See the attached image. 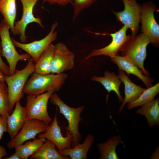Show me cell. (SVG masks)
Returning a JSON list of instances; mask_svg holds the SVG:
<instances>
[{
    "instance_id": "cell-1",
    "label": "cell",
    "mask_w": 159,
    "mask_h": 159,
    "mask_svg": "<svg viewBox=\"0 0 159 159\" xmlns=\"http://www.w3.org/2000/svg\"><path fill=\"white\" fill-rule=\"evenodd\" d=\"M64 72L42 74L34 72L27 80L24 88V94L36 96L46 92L58 91L68 77Z\"/></svg>"
},
{
    "instance_id": "cell-2",
    "label": "cell",
    "mask_w": 159,
    "mask_h": 159,
    "mask_svg": "<svg viewBox=\"0 0 159 159\" xmlns=\"http://www.w3.org/2000/svg\"><path fill=\"white\" fill-rule=\"evenodd\" d=\"M26 66L21 70H16L11 75H5V81L7 87L9 109L10 113L13 111L16 102L23 97L24 86L29 76L34 72V63L31 57Z\"/></svg>"
},
{
    "instance_id": "cell-3",
    "label": "cell",
    "mask_w": 159,
    "mask_h": 159,
    "mask_svg": "<svg viewBox=\"0 0 159 159\" xmlns=\"http://www.w3.org/2000/svg\"><path fill=\"white\" fill-rule=\"evenodd\" d=\"M150 43L149 38L143 33L132 35L120 51L122 56L130 60L148 76L149 72L145 68L144 63L147 56V47Z\"/></svg>"
},
{
    "instance_id": "cell-4",
    "label": "cell",
    "mask_w": 159,
    "mask_h": 159,
    "mask_svg": "<svg viewBox=\"0 0 159 159\" xmlns=\"http://www.w3.org/2000/svg\"><path fill=\"white\" fill-rule=\"evenodd\" d=\"M51 103L57 106L59 112L62 114L67 120L68 125L66 131H69L72 136V145L73 146L79 143L81 138L79 131L78 126L82 119L81 114L84 108V106L77 108L69 107L65 103L55 92L51 95L50 99Z\"/></svg>"
},
{
    "instance_id": "cell-5",
    "label": "cell",
    "mask_w": 159,
    "mask_h": 159,
    "mask_svg": "<svg viewBox=\"0 0 159 159\" xmlns=\"http://www.w3.org/2000/svg\"><path fill=\"white\" fill-rule=\"evenodd\" d=\"M9 27L3 20L0 23V38L2 48V55L9 64L10 75L13 74L16 69L18 62L28 60L31 57L27 53L20 54L16 49L10 35Z\"/></svg>"
},
{
    "instance_id": "cell-6",
    "label": "cell",
    "mask_w": 159,
    "mask_h": 159,
    "mask_svg": "<svg viewBox=\"0 0 159 159\" xmlns=\"http://www.w3.org/2000/svg\"><path fill=\"white\" fill-rule=\"evenodd\" d=\"M54 91H48L36 96L28 95L25 107L26 120L31 119L38 120L48 124L52 119L47 111V104L51 95Z\"/></svg>"
},
{
    "instance_id": "cell-7",
    "label": "cell",
    "mask_w": 159,
    "mask_h": 159,
    "mask_svg": "<svg viewBox=\"0 0 159 159\" xmlns=\"http://www.w3.org/2000/svg\"><path fill=\"white\" fill-rule=\"evenodd\" d=\"M156 6L151 1L143 3L141 6L140 22L142 33L149 39L150 43L155 47L159 44V25L154 16Z\"/></svg>"
},
{
    "instance_id": "cell-8",
    "label": "cell",
    "mask_w": 159,
    "mask_h": 159,
    "mask_svg": "<svg viewBox=\"0 0 159 159\" xmlns=\"http://www.w3.org/2000/svg\"><path fill=\"white\" fill-rule=\"evenodd\" d=\"M58 25V23L55 22L51 26L47 35L38 40L24 43L18 42L12 38H11V40L15 47L21 48L26 52L33 59L35 63L50 44L56 40L57 32L55 30Z\"/></svg>"
},
{
    "instance_id": "cell-9",
    "label": "cell",
    "mask_w": 159,
    "mask_h": 159,
    "mask_svg": "<svg viewBox=\"0 0 159 159\" xmlns=\"http://www.w3.org/2000/svg\"><path fill=\"white\" fill-rule=\"evenodd\" d=\"M124 9L120 12L113 11L117 20L131 30L132 35L137 34L140 22L141 6L136 0H121Z\"/></svg>"
},
{
    "instance_id": "cell-10",
    "label": "cell",
    "mask_w": 159,
    "mask_h": 159,
    "mask_svg": "<svg viewBox=\"0 0 159 159\" xmlns=\"http://www.w3.org/2000/svg\"><path fill=\"white\" fill-rule=\"evenodd\" d=\"M49 126L48 124L38 120H26L19 132L8 143L7 147L11 149L28 140L36 139V136L44 132Z\"/></svg>"
},
{
    "instance_id": "cell-11",
    "label": "cell",
    "mask_w": 159,
    "mask_h": 159,
    "mask_svg": "<svg viewBox=\"0 0 159 159\" xmlns=\"http://www.w3.org/2000/svg\"><path fill=\"white\" fill-rule=\"evenodd\" d=\"M22 4L23 12L21 19L14 24V29L12 32L15 35H19L22 43L26 41L25 30L29 24L35 22L38 24L42 28L44 27L42 21L39 17H35L33 14V9L39 0H19Z\"/></svg>"
},
{
    "instance_id": "cell-12",
    "label": "cell",
    "mask_w": 159,
    "mask_h": 159,
    "mask_svg": "<svg viewBox=\"0 0 159 159\" xmlns=\"http://www.w3.org/2000/svg\"><path fill=\"white\" fill-rule=\"evenodd\" d=\"M54 46L51 73H61L72 69L75 64L74 54L63 43H58Z\"/></svg>"
},
{
    "instance_id": "cell-13",
    "label": "cell",
    "mask_w": 159,
    "mask_h": 159,
    "mask_svg": "<svg viewBox=\"0 0 159 159\" xmlns=\"http://www.w3.org/2000/svg\"><path fill=\"white\" fill-rule=\"evenodd\" d=\"M128 28L124 25L118 31L108 34L112 38L111 43L107 46L101 48L93 49L86 57L87 60L93 57L104 55L110 57L118 54L128 40L130 35L126 34Z\"/></svg>"
},
{
    "instance_id": "cell-14",
    "label": "cell",
    "mask_w": 159,
    "mask_h": 159,
    "mask_svg": "<svg viewBox=\"0 0 159 159\" xmlns=\"http://www.w3.org/2000/svg\"><path fill=\"white\" fill-rule=\"evenodd\" d=\"M66 136H63L59 125L56 113L53 121L44 132L38 134V138H44L53 143L58 149L59 152L71 148L72 135L66 131Z\"/></svg>"
},
{
    "instance_id": "cell-15",
    "label": "cell",
    "mask_w": 159,
    "mask_h": 159,
    "mask_svg": "<svg viewBox=\"0 0 159 159\" xmlns=\"http://www.w3.org/2000/svg\"><path fill=\"white\" fill-rule=\"evenodd\" d=\"M110 58L119 69L125 72L128 75L132 74L136 76L143 82L147 88L153 86V79L144 74L140 69L127 58L118 54Z\"/></svg>"
},
{
    "instance_id": "cell-16",
    "label": "cell",
    "mask_w": 159,
    "mask_h": 159,
    "mask_svg": "<svg viewBox=\"0 0 159 159\" xmlns=\"http://www.w3.org/2000/svg\"><path fill=\"white\" fill-rule=\"evenodd\" d=\"M15 104V108L7 120V132L11 140L19 132L26 120L25 107L21 105L20 101H17Z\"/></svg>"
},
{
    "instance_id": "cell-17",
    "label": "cell",
    "mask_w": 159,
    "mask_h": 159,
    "mask_svg": "<svg viewBox=\"0 0 159 159\" xmlns=\"http://www.w3.org/2000/svg\"><path fill=\"white\" fill-rule=\"evenodd\" d=\"M118 75L124 85L125 97L119 110L120 113L125 105L137 99L146 89L133 83L125 72L118 69Z\"/></svg>"
},
{
    "instance_id": "cell-18",
    "label": "cell",
    "mask_w": 159,
    "mask_h": 159,
    "mask_svg": "<svg viewBox=\"0 0 159 159\" xmlns=\"http://www.w3.org/2000/svg\"><path fill=\"white\" fill-rule=\"evenodd\" d=\"M104 75L103 77L94 76L91 78V80L100 83L108 93L112 91L114 92L118 97L119 102H122L124 99L122 97L119 90L122 81L118 75H117L114 72H110L107 70L104 72Z\"/></svg>"
},
{
    "instance_id": "cell-19",
    "label": "cell",
    "mask_w": 159,
    "mask_h": 159,
    "mask_svg": "<svg viewBox=\"0 0 159 159\" xmlns=\"http://www.w3.org/2000/svg\"><path fill=\"white\" fill-rule=\"evenodd\" d=\"M94 140V136L88 134L83 142L75 145L72 148L66 149L59 152L64 156H68L71 159H85L88 150L92 146Z\"/></svg>"
},
{
    "instance_id": "cell-20",
    "label": "cell",
    "mask_w": 159,
    "mask_h": 159,
    "mask_svg": "<svg viewBox=\"0 0 159 159\" xmlns=\"http://www.w3.org/2000/svg\"><path fill=\"white\" fill-rule=\"evenodd\" d=\"M137 113L144 115L150 127L159 125V99L158 98L142 106Z\"/></svg>"
},
{
    "instance_id": "cell-21",
    "label": "cell",
    "mask_w": 159,
    "mask_h": 159,
    "mask_svg": "<svg viewBox=\"0 0 159 159\" xmlns=\"http://www.w3.org/2000/svg\"><path fill=\"white\" fill-rule=\"evenodd\" d=\"M54 49V45L51 43L34 64V72L42 74L51 73L52 62Z\"/></svg>"
},
{
    "instance_id": "cell-22",
    "label": "cell",
    "mask_w": 159,
    "mask_h": 159,
    "mask_svg": "<svg viewBox=\"0 0 159 159\" xmlns=\"http://www.w3.org/2000/svg\"><path fill=\"white\" fill-rule=\"evenodd\" d=\"M51 141L46 140L39 149L30 156L31 159H69L68 156L62 155L56 149Z\"/></svg>"
},
{
    "instance_id": "cell-23",
    "label": "cell",
    "mask_w": 159,
    "mask_h": 159,
    "mask_svg": "<svg viewBox=\"0 0 159 159\" xmlns=\"http://www.w3.org/2000/svg\"><path fill=\"white\" fill-rule=\"evenodd\" d=\"M122 143L120 135L114 136L102 143L97 144V146L100 155V159H117L116 152L117 145Z\"/></svg>"
},
{
    "instance_id": "cell-24",
    "label": "cell",
    "mask_w": 159,
    "mask_h": 159,
    "mask_svg": "<svg viewBox=\"0 0 159 159\" xmlns=\"http://www.w3.org/2000/svg\"><path fill=\"white\" fill-rule=\"evenodd\" d=\"M0 12L12 32L16 15V0H1Z\"/></svg>"
},
{
    "instance_id": "cell-25",
    "label": "cell",
    "mask_w": 159,
    "mask_h": 159,
    "mask_svg": "<svg viewBox=\"0 0 159 159\" xmlns=\"http://www.w3.org/2000/svg\"><path fill=\"white\" fill-rule=\"evenodd\" d=\"M46 140L44 138H38L32 141L26 142L15 147V153L21 159H27L39 149Z\"/></svg>"
},
{
    "instance_id": "cell-26",
    "label": "cell",
    "mask_w": 159,
    "mask_h": 159,
    "mask_svg": "<svg viewBox=\"0 0 159 159\" xmlns=\"http://www.w3.org/2000/svg\"><path fill=\"white\" fill-rule=\"evenodd\" d=\"M159 92V82L151 87L145 89L135 100L127 104L128 109L142 106L153 100Z\"/></svg>"
},
{
    "instance_id": "cell-27",
    "label": "cell",
    "mask_w": 159,
    "mask_h": 159,
    "mask_svg": "<svg viewBox=\"0 0 159 159\" xmlns=\"http://www.w3.org/2000/svg\"><path fill=\"white\" fill-rule=\"evenodd\" d=\"M10 113L7 86L0 82V115L7 121Z\"/></svg>"
},
{
    "instance_id": "cell-28",
    "label": "cell",
    "mask_w": 159,
    "mask_h": 159,
    "mask_svg": "<svg viewBox=\"0 0 159 159\" xmlns=\"http://www.w3.org/2000/svg\"><path fill=\"white\" fill-rule=\"evenodd\" d=\"M97 0H72L74 7L73 20L76 19L84 10L89 7Z\"/></svg>"
},
{
    "instance_id": "cell-29",
    "label": "cell",
    "mask_w": 159,
    "mask_h": 159,
    "mask_svg": "<svg viewBox=\"0 0 159 159\" xmlns=\"http://www.w3.org/2000/svg\"><path fill=\"white\" fill-rule=\"evenodd\" d=\"M48 2L50 5L57 4L59 6H66L71 4L73 5L72 0H42V4Z\"/></svg>"
},
{
    "instance_id": "cell-30",
    "label": "cell",
    "mask_w": 159,
    "mask_h": 159,
    "mask_svg": "<svg viewBox=\"0 0 159 159\" xmlns=\"http://www.w3.org/2000/svg\"><path fill=\"white\" fill-rule=\"evenodd\" d=\"M0 71L5 75H9L10 69L9 66L7 65L3 61L1 57L0 49Z\"/></svg>"
},
{
    "instance_id": "cell-31",
    "label": "cell",
    "mask_w": 159,
    "mask_h": 159,
    "mask_svg": "<svg viewBox=\"0 0 159 159\" xmlns=\"http://www.w3.org/2000/svg\"><path fill=\"white\" fill-rule=\"evenodd\" d=\"M7 121L1 116H0V140L5 132H7Z\"/></svg>"
},
{
    "instance_id": "cell-32",
    "label": "cell",
    "mask_w": 159,
    "mask_h": 159,
    "mask_svg": "<svg viewBox=\"0 0 159 159\" xmlns=\"http://www.w3.org/2000/svg\"><path fill=\"white\" fill-rule=\"evenodd\" d=\"M7 155L5 149L2 146H0V159Z\"/></svg>"
},
{
    "instance_id": "cell-33",
    "label": "cell",
    "mask_w": 159,
    "mask_h": 159,
    "mask_svg": "<svg viewBox=\"0 0 159 159\" xmlns=\"http://www.w3.org/2000/svg\"><path fill=\"white\" fill-rule=\"evenodd\" d=\"M155 152L153 153V155L151 157L152 159L159 158V148L157 147Z\"/></svg>"
},
{
    "instance_id": "cell-34",
    "label": "cell",
    "mask_w": 159,
    "mask_h": 159,
    "mask_svg": "<svg viewBox=\"0 0 159 159\" xmlns=\"http://www.w3.org/2000/svg\"><path fill=\"white\" fill-rule=\"evenodd\" d=\"M4 159H21V158L15 152L9 157L4 158Z\"/></svg>"
},
{
    "instance_id": "cell-35",
    "label": "cell",
    "mask_w": 159,
    "mask_h": 159,
    "mask_svg": "<svg viewBox=\"0 0 159 159\" xmlns=\"http://www.w3.org/2000/svg\"><path fill=\"white\" fill-rule=\"evenodd\" d=\"M5 82V75L3 73L0 71V82Z\"/></svg>"
},
{
    "instance_id": "cell-36",
    "label": "cell",
    "mask_w": 159,
    "mask_h": 159,
    "mask_svg": "<svg viewBox=\"0 0 159 159\" xmlns=\"http://www.w3.org/2000/svg\"><path fill=\"white\" fill-rule=\"evenodd\" d=\"M1 1V0H0V3Z\"/></svg>"
},
{
    "instance_id": "cell-37",
    "label": "cell",
    "mask_w": 159,
    "mask_h": 159,
    "mask_svg": "<svg viewBox=\"0 0 159 159\" xmlns=\"http://www.w3.org/2000/svg\"></svg>"
}]
</instances>
